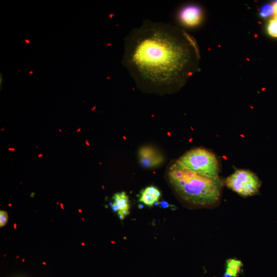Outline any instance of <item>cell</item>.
Segmentation results:
<instances>
[{
  "mask_svg": "<svg viewBox=\"0 0 277 277\" xmlns=\"http://www.w3.org/2000/svg\"><path fill=\"white\" fill-rule=\"evenodd\" d=\"M124 51L122 64L145 92H176L199 70L195 39L170 23L144 19L125 37Z\"/></svg>",
  "mask_w": 277,
  "mask_h": 277,
  "instance_id": "cell-1",
  "label": "cell"
},
{
  "mask_svg": "<svg viewBox=\"0 0 277 277\" xmlns=\"http://www.w3.org/2000/svg\"><path fill=\"white\" fill-rule=\"evenodd\" d=\"M168 174L177 193L189 203L210 205L216 203L220 199L222 182L219 177H211L197 173L179 160L170 167Z\"/></svg>",
  "mask_w": 277,
  "mask_h": 277,
  "instance_id": "cell-2",
  "label": "cell"
},
{
  "mask_svg": "<svg viewBox=\"0 0 277 277\" xmlns=\"http://www.w3.org/2000/svg\"><path fill=\"white\" fill-rule=\"evenodd\" d=\"M179 160L190 170L200 174L217 177L220 164L216 155L205 148H196L187 151Z\"/></svg>",
  "mask_w": 277,
  "mask_h": 277,
  "instance_id": "cell-3",
  "label": "cell"
},
{
  "mask_svg": "<svg viewBox=\"0 0 277 277\" xmlns=\"http://www.w3.org/2000/svg\"><path fill=\"white\" fill-rule=\"evenodd\" d=\"M226 186L241 196L247 197L256 194L262 182L252 171L247 169H238L228 176Z\"/></svg>",
  "mask_w": 277,
  "mask_h": 277,
  "instance_id": "cell-4",
  "label": "cell"
},
{
  "mask_svg": "<svg viewBox=\"0 0 277 277\" xmlns=\"http://www.w3.org/2000/svg\"><path fill=\"white\" fill-rule=\"evenodd\" d=\"M203 16L201 7L195 4H188L181 7L176 13L177 21L187 28L198 26L202 21Z\"/></svg>",
  "mask_w": 277,
  "mask_h": 277,
  "instance_id": "cell-5",
  "label": "cell"
},
{
  "mask_svg": "<svg viewBox=\"0 0 277 277\" xmlns=\"http://www.w3.org/2000/svg\"><path fill=\"white\" fill-rule=\"evenodd\" d=\"M138 162L146 168H153L161 165L164 162L163 155L155 148L151 146L141 147L138 151Z\"/></svg>",
  "mask_w": 277,
  "mask_h": 277,
  "instance_id": "cell-6",
  "label": "cell"
},
{
  "mask_svg": "<svg viewBox=\"0 0 277 277\" xmlns=\"http://www.w3.org/2000/svg\"><path fill=\"white\" fill-rule=\"evenodd\" d=\"M161 195L160 191L157 188L150 186L141 191L139 201L151 207L159 202Z\"/></svg>",
  "mask_w": 277,
  "mask_h": 277,
  "instance_id": "cell-7",
  "label": "cell"
},
{
  "mask_svg": "<svg viewBox=\"0 0 277 277\" xmlns=\"http://www.w3.org/2000/svg\"><path fill=\"white\" fill-rule=\"evenodd\" d=\"M113 199L114 201L113 203L116 205L118 211L123 210H129L130 204L129 197L125 192L122 191L115 193L113 196Z\"/></svg>",
  "mask_w": 277,
  "mask_h": 277,
  "instance_id": "cell-8",
  "label": "cell"
},
{
  "mask_svg": "<svg viewBox=\"0 0 277 277\" xmlns=\"http://www.w3.org/2000/svg\"><path fill=\"white\" fill-rule=\"evenodd\" d=\"M243 266V263L240 260L235 259H229L226 260V267L232 269L238 274L241 272Z\"/></svg>",
  "mask_w": 277,
  "mask_h": 277,
  "instance_id": "cell-9",
  "label": "cell"
},
{
  "mask_svg": "<svg viewBox=\"0 0 277 277\" xmlns=\"http://www.w3.org/2000/svg\"><path fill=\"white\" fill-rule=\"evenodd\" d=\"M267 33L273 37L277 38V17L270 19L267 25Z\"/></svg>",
  "mask_w": 277,
  "mask_h": 277,
  "instance_id": "cell-10",
  "label": "cell"
},
{
  "mask_svg": "<svg viewBox=\"0 0 277 277\" xmlns=\"http://www.w3.org/2000/svg\"><path fill=\"white\" fill-rule=\"evenodd\" d=\"M260 15L262 18H267L273 14V9L272 6L269 4L263 5L259 12Z\"/></svg>",
  "mask_w": 277,
  "mask_h": 277,
  "instance_id": "cell-11",
  "label": "cell"
},
{
  "mask_svg": "<svg viewBox=\"0 0 277 277\" xmlns=\"http://www.w3.org/2000/svg\"><path fill=\"white\" fill-rule=\"evenodd\" d=\"M8 220L7 213L5 211H0V226L2 227L5 225Z\"/></svg>",
  "mask_w": 277,
  "mask_h": 277,
  "instance_id": "cell-12",
  "label": "cell"
},
{
  "mask_svg": "<svg viewBox=\"0 0 277 277\" xmlns=\"http://www.w3.org/2000/svg\"><path fill=\"white\" fill-rule=\"evenodd\" d=\"M272 6L273 9V14L274 17H277V1L274 2Z\"/></svg>",
  "mask_w": 277,
  "mask_h": 277,
  "instance_id": "cell-13",
  "label": "cell"
},
{
  "mask_svg": "<svg viewBox=\"0 0 277 277\" xmlns=\"http://www.w3.org/2000/svg\"><path fill=\"white\" fill-rule=\"evenodd\" d=\"M161 205L164 207V208H166L168 207V204L166 202H165V201H163L161 203H160Z\"/></svg>",
  "mask_w": 277,
  "mask_h": 277,
  "instance_id": "cell-14",
  "label": "cell"
},
{
  "mask_svg": "<svg viewBox=\"0 0 277 277\" xmlns=\"http://www.w3.org/2000/svg\"><path fill=\"white\" fill-rule=\"evenodd\" d=\"M8 150L10 151H15V149L14 148L9 147L8 148Z\"/></svg>",
  "mask_w": 277,
  "mask_h": 277,
  "instance_id": "cell-15",
  "label": "cell"
},
{
  "mask_svg": "<svg viewBox=\"0 0 277 277\" xmlns=\"http://www.w3.org/2000/svg\"><path fill=\"white\" fill-rule=\"evenodd\" d=\"M81 131V127H79L77 129V130H76V132L77 133H79Z\"/></svg>",
  "mask_w": 277,
  "mask_h": 277,
  "instance_id": "cell-16",
  "label": "cell"
},
{
  "mask_svg": "<svg viewBox=\"0 0 277 277\" xmlns=\"http://www.w3.org/2000/svg\"><path fill=\"white\" fill-rule=\"evenodd\" d=\"M85 144H86V145H87L88 146L90 145V144H89L88 140H86L85 141Z\"/></svg>",
  "mask_w": 277,
  "mask_h": 277,
  "instance_id": "cell-17",
  "label": "cell"
},
{
  "mask_svg": "<svg viewBox=\"0 0 277 277\" xmlns=\"http://www.w3.org/2000/svg\"><path fill=\"white\" fill-rule=\"evenodd\" d=\"M224 277H231L229 274H227L226 273H225L224 274Z\"/></svg>",
  "mask_w": 277,
  "mask_h": 277,
  "instance_id": "cell-18",
  "label": "cell"
},
{
  "mask_svg": "<svg viewBox=\"0 0 277 277\" xmlns=\"http://www.w3.org/2000/svg\"><path fill=\"white\" fill-rule=\"evenodd\" d=\"M42 156H43V154H42V153H39V154H38V158H41V157H42Z\"/></svg>",
  "mask_w": 277,
  "mask_h": 277,
  "instance_id": "cell-19",
  "label": "cell"
},
{
  "mask_svg": "<svg viewBox=\"0 0 277 277\" xmlns=\"http://www.w3.org/2000/svg\"><path fill=\"white\" fill-rule=\"evenodd\" d=\"M4 130H5L4 127H2V128L1 129V131H4Z\"/></svg>",
  "mask_w": 277,
  "mask_h": 277,
  "instance_id": "cell-20",
  "label": "cell"
},
{
  "mask_svg": "<svg viewBox=\"0 0 277 277\" xmlns=\"http://www.w3.org/2000/svg\"><path fill=\"white\" fill-rule=\"evenodd\" d=\"M58 130L60 132H62V130L61 129H59Z\"/></svg>",
  "mask_w": 277,
  "mask_h": 277,
  "instance_id": "cell-21",
  "label": "cell"
},
{
  "mask_svg": "<svg viewBox=\"0 0 277 277\" xmlns=\"http://www.w3.org/2000/svg\"><path fill=\"white\" fill-rule=\"evenodd\" d=\"M36 148H38V147L37 146H36Z\"/></svg>",
  "mask_w": 277,
  "mask_h": 277,
  "instance_id": "cell-22",
  "label": "cell"
}]
</instances>
